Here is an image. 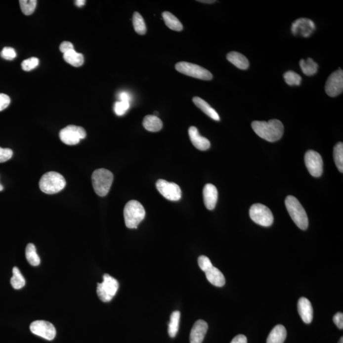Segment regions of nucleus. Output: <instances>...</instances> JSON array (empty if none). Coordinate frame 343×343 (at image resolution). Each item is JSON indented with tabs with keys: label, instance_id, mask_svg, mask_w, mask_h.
<instances>
[{
	"label": "nucleus",
	"instance_id": "1",
	"mask_svg": "<svg viewBox=\"0 0 343 343\" xmlns=\"http://www.w3.org/2000/svg\"><path fill=\"white\" fill-rule=\"evenodd\" d=\"M252 128L258 136L271 142L281 139L284 132V125L277 119L270 120L268 122H253Z\"/></svg>",
	"mask_w": 343,
	"mask_h": 343
},
{
	"label": "nucleus",
	"instance_id": "2",
	"mask_svg": "<svg viewBox=\"0 0 343 343\" xmlns=\"http://www.w3.org/2000/svg\"><path fill=\"white\" fill-rule=\"evenodd\" d=\"M287 211L298 228L305 230L308 227V218L303 207L297 198L289 195L285 201Z\"/></svg>",
	"mask_w": 343,
	"mask_h": 343
},
{
	"label": "nucleus",
	"instance_id": "3",
	"mask_svg": "<svg viewBox=\"0 0 343 343\" xmlns=\"http://www.w3.org/2000/svg\"><path fill=\"white\" fill-rule=\"evenodd\" d=\"M124 215L126 226L130 229L137 228L145 217V209L137 200H131L125 206Z\"/></svg>",
	"mask_w": 343,
	"mask_h": 343
},
{
	"label": "nucleus",
	"instance_id": "4",
	"mask_svg": "<svg viewBox=\"0 0 343 343\" xmlns=\"http://www.w3.org/2000/svg\"><path fill=\"white\" fill-rule=\"evenodd\" d=\"M66 184V180L63 176L56 172H49L44 173L39 182L42 191L48 195L60 192L65 188Z\"/></svg>",
	"mask_w": 343,
	"mask_h": 343
},
{
	"label": "nucleus",
	"instance_id": "5",
	"mask_svg": "<svg viewBox=\"0 0 343 343\" xmlns=\"http://www.w3.org/2000/svg\"><path fill=\"white\" fill-rule=\"evenodd\" d=\"M113 174L107 169H100L93 172L92 182L93 189L100 197H105L110 191L113 181Z\"/></svg>",
	"mask_w": 343,
	"mask_h": 343
},
{
	"label": "nucleus",
	"instance_id": "6",
	"mask_svg": "<svg viewBox=\"0 0 343 343\" xmlns=\"http://www.w3.org/2000/svg\"><path fill=\"white\" fill-rule=\"evenodd\" d=\"M119 288V282L108 274H104L103 281L97 284L98 297L102 302H110L115 297Z\"/></svg>",
	"mask_w": 343,
	"mask_h": 343
},
{
	"label": "nucleus",
	"instance_id": "7",
	"mask_svg": "<svg viewBox=\"0 0 343 343\" xmlns=\"http://www.w3.org/2000/svg\"><path fill=\"white\" fill-rule=\"evenodd\" d=\"M175 70L182 74L202 80H211L213 74L210 71L197 64L180 62L175 64Z\"/></svg>",
	"mask_w": 343,
	"mask_h": 343
},
{
	"label": "nucleus",
	"instance_id": "8",
	"mask_svg": "<svg viewBox=\"0 0 343 343\" xmlns=\"http://www.w3.org/2000/svg\"><path fill=\"white\" fill-rule=\"evenodd\" d=\"M251 219L256 224L264 227L270 226L273 223L274 217L270 209L264 205L256 204L249 211Z\"/></svg>",
	"mask_w": 343,
	"mask_h": 343
},
{
	"label": "nucleus",
	"instance_id": "9",
	"mask_svg": "<svg viewBox=\"0 0 343 343\" xmlns=\"http://www.w3.org/2000/svg\"><path fill=\"white\" fill-rule=\"evenodd\" d=\"M86 133L84 128L76 126H67L62 129L59 133V137L62 142L67 145H76L80 140L86 137Z\"/></svg>",
	"mask_w": 343,
	"mask_h": 343
},
{
	"label": "nucleus",
	"instance_id": "10",
	"mask_svg": "<svg viewBox=\"0 0 343 343\" xmlns=\"http://www.w3.org/2000/svg\"><path fill=\"white\" fill-rule=\"evenodd\" d=\"M156 187L164 197L171 201H179L181 198V189L174 182H169L166 180L159 179L156 183Z\"/></svg>",
	"mask_w": 343,
	"mask_h": 343
},
{
	"label": "nucleus",
	"instance_id": "11",
	"mask_svg": "<svg viewBox=\"0 0 343 343\" xmlns=\"http://www.w3.org/2000/svg\"><path fill=\"white\" fill-rule=\"evenodd\" d=\"M304 163L306 168L313 177H318L323 172V160L317 151L308 150L304 156Z\"/></svg>",
	"mask_w": 343,
	"mask_h": 343
},
{
	"label": "nucleus",
	"instance_id": "12",
	"mask_svg": "<svg viewBox=\"0 0 343 343\" xmlns=\"http://www.w3.org/2000/svg\"><path fill=\"white\" fill-rule=\"evenodd\" d=\"M31 333L46 340L52 341L56 336V329L50 322L37 320L30 325Z\"/></svg>",
	"mask_w": 343,
	"mask_h": 343
},
{
	"label": "nucleus",
	"instance_id": "13",
	"mask_svg": "<svg viewBox=\"0 0 343 343\" xmlns=\"http://www.w3.org/2000/svg\"><path fill=\"white\" fill-rule=\"evenodd\" d=\"M325 90L329 96H338L343 91V71L340 68L329 76L327 79Z\"/></svg>",
	"mask_w": 343,
	"mask_h": 343
},
{
	"label": "nucleus",
	"instance_id": "14",
	"mask_svg": "<svg viewBox=\"0 0 343 343\" xmlns=\"http://www.w3.org/2000/svg\"><path fill=\"white\" fill-rule=\"evenodd\" d=\"M315 30V25L311 20L306 18H300L293 22L291 31L295 36L300 35L309 37Z\"/></svg>",
	"mask_w": 343,
	"mask_h": 343
},
{
	"label": "nucleus",
	"instance_id": "15",
	"mask_svg": "<svg viewBox=\"0 0 343 343\" xmlns=\"http://www.w3.org/2000/svg\"><path fill=\"white\" fill-rule=\"evenodd\" d=\"M205 206L209 210L214 209L218 199V191L214 185L207 184L203 189Z\"/></svg>",
	"mask_w": 343,
	"mask_h": 343
},
{
	"label": "nucleus",
	"instance_id": "16",
	"mask_svg": "<svg viewBox=\"0 0 343 343\" xmlns=\"http://www.w3.org/2000/svg\"><path fill=\"white\" fill-rule=\"evenodd\" d=\"M207 330L208 324L203 320H198L194 324L191 329L189 341L190 343H202L204 340Z\"/></svg>",
	"mask_w": 343,
	"mask_h": 343
},
{
	"label": "nucleus",
	"instance_id": "17",
	"mask_svg": "<svg viewBox=\"0 0 343 343\" xmlns=\"http://www.w3.org/2000/svg\"><path fill=\"white\" fill-rule=\"evenodd\" d=\"M191 143L196 148L200 151H206L211 147V142L207 138L202 136L195 127H191L188 130Z\"/></svg>",
	"mask_w": 343,
	"mask_h": 343
},
{
	"label": "nucleus",
	"instance_id": "18",
	"mask_svg": "<svg viewBox=\"0 0 343 343\" xmlns=\"http://www.w3.org/2000/svg\"><path fill=\"white\" fill-rule=\"evenodd\" d=\"M298 308L303 322L307 324H310L313 317V309L310 301L307 298H300L298 301Z\"/></svg>",
	"mask_w": 343,
	"mask_h": 343
},
{
	"label": "nucleus",
	"instance_id": "19",
	"mask_svg": "<svg viewBox=\"0 0 343 343\" xmlns=\"http://www.w3.org/2000/svg\"><path fill=\"white\" fill-rule=\"evenodd\" d=\"M207 279L211 284L216 287H222L224 286L225 277L223 274L219 269L213 266L206 271Z\"/></svg>",
	"mask_w": 343,
	"mask_h": 343
},
{
	"label": "nucleus",
	"instance_id": "20",
	"mask_svg": "<svg viewBox=\"0 0 343 343\" xmlns=\"http://www.w3.org/2000/svg\"><path fill=\"white\" fill-rule=\"evenodd\" d=\"M193 102L195 106L200 109L205 114L210 117L211 119L215 120V121H219L220 117L217 111L214 109L212 108L210 104L207 103L206 101L202 99V98L198 97H194Z\"/></svg>",
	"mask_w": 343,
	"mask_h": 343
},
{
	"label": "nucleus",
	"instance_id": "21",
	"mask_svg": "<svg viewBox=\"0 0 343 343\" xmlns=\"http://www.w3.org/2000/svg\"><path fill=\"white\" fill-rule=\"evenodd\" d=\"M227 60L240 70H247L249 66V62L246 56L237 52H231L226 55Z\"/></svg>",
	"mask_w": 343,
	"mask_h": 343
},
{
	"label": "nucleus",
	"instance_id": "22",
	"mask_svg": "<svg viewBox=\"0 0 343 343\" xmlns=\"http://www.w3.org/2000/svg\"><path fill=\"white\" fill-rule=\"evenodd\" d=\"M287 331L282 325H277L271 331L266 343H284L286 339Z\"/></svg>",
	"mask_w": 343,
	"mask_h": 343
},
{
	"label": "nucleus",
	"instance_id": "23",
	"mask_svg": "<svg viewBox=\"0 0 343 343\" xmlns=\"http://www.w3.org/2000/svg\"><path fill=\"white\" fill-rule=\"evenodd\" d=\"M142 124L147 130L152 132H159L163 128L162 120L155 115H147Z\"/></svg>",
	"mask_w": 343,
	"mask_h": 343
},
{
	"label": "nucleus",
	"instance_id": "24",
	"mask_svg": "<svg viewBox=\"0 0 343 343\" xmlns=\"http://www.w3.org/2000/svg\"><path fill=\"white\" fill-rule=\"evenodd\" d=\"M162 17H163L166 26L171 30L175 31H181L183 30V26H182L181 22L172 13L169 12H164L162 13Z\"/></svg>",
	"mask_w": 343,
	"mask_h": 343
},
{
	"label": "nucleus",
	"instance_id": "25",
	"mask_svg": "<svg viewBox=\"0 0 343 343\" xmlns=\"http://www.w3.org/2000/svg\"><path fill=\"white\" fill-rule=\"evenodd\" d=\"M63 57L66 62L74 67L81 66L84 62V55L76 52L75 49L64 53Z\"/></svg>",
	"mask_w": 343,
	"mask_h": 343
},
{
	"label": "nucleus",
	"instance_id": "26",
	"mask_svg": "<svg viewBox=\"0 0 343 343\" xmlns=\"http://www.w3.org/2000/svg\"><path fill=\"white\" fill-rule=\"evenodd\" d=\"M300 66L302 73L307 76L315 75L318 71V65L311 58H308L307 60H300Z\"/></svg>",
	"mask_w": 343,
	"mask_h": 343
},
{
	"label": "nucleus",
	"instance_id": "27",
	"mask_svg": "<svg viewBox=\"0 0 343 343\" xmlns=\"http://www.w3.org/2000/svg\"><path fill=\"white\" fill-rule=\"evenodd\" d=\"M180 313L179 311H173L171 315L170 323L169 324L168 333L171 338H174L179 330Z\"/></svg>",
	"mask_w": 343,
	"mask_h": 343
},
{
	"label": "nucleus",
	"instance_id": "28",
	"mask_svg": "<svg viewBox=\"0 0 343 343\" xmlns=\"http://www.w3.org/2000/svg\"><path fill=\"white\" fill-rule=\"evenodd\" d=\"M26 257L29 263L37 266L40 263V259L37 253V249L33 244H29L26 248Z\"/></svg>",
	"mask_w": 343,
	"mask_h": 343
},
{
	"label": "nucleus",
	"instance_id": "29",
	"mask_svg": "<svg viewBox=\"0 0 343 343\" xmlns=\"http://www.w3.org/2000/svg\"><path fill=\"white\" fill-rule=\"evenodd\" d=\"M13 276L11 278L10 283L13 289H21L26 284V280L22 276L21 271L17 267H14L12 269Z\"/></svg>",
	"mask_w": 343,
	"mask_h": 343
},
{
	"label": "nucleus",
	"instance_id": "30",
	"mask_svg": "<svg viewBox=\"0 0 343 343\" xmlns=\"http://www.w3.org/2000/svg\"><path fill=\"white\" fill-rule=\"evenodd\" d=\"M132 21L135 32L139 35H145L147 30L145 22L139 12H136L133 13Z\"/></svg>",
	"mask_w": 343,
	"mask_h": 343
},
{
	"label": "nucleus",
	"instance_id": "31",
	"mask_svg": "<svg viewBox=\"0 0 343 343\" xmlns=\"http://www.w3.org/2000/svg\"><path fill=\"white\" fill-rule=\"evenodd\" d=\"M334 159L336 167L341 173L343 172V144L338 142L334 148Z\"/></svg>",
	"mask_w": 343,
	"mask_h": 343
},
{
	"label": "nucleus",
	"instance_id": "32",
	"mask_svg": "<svg viewBox=\"0 0 343 343\" xmlns=\"http://www.w3.org/2000/svg\"><path fill=\"white\" fill-rule=\"evenodd\" d=\"M20 6L22 12L26 15L32 14L37 7V1L36 0H20Z\"/></svg>",
	"mask_w": 343,
	"mask_h": 343
},
{
	"label": "nucleus",
	"instance_id": "33",
	"mask_svg": "<svg viewBox=\"0 0 343 343\" xmlns=\"http://www.w3.org/2000/svg\"><path fill=\"white\" fill-rule=\"evenodd\" d=\"M285 81L290 86H299L301 82V77L293 71H289L284 75Z\"/></svg>",
	"mask_w": 343,
	"mask_h": 343
},
{
	"label": "nucleus",
	"instance_id": "34",
	"mask_svg": "<svg viewBox=\"0 0 343 343\" xmlns=\"http://www.w3.org/2000/svg\"><path fill=\"white\" fill-rule=\"evenodd\" d=\"M130 107V102L124 101H117L115 102L114 111L115 114L118 116H122L126 114L127 111Z\"/></svg>",
	"mask_w": 343,
	"mask_h": 343
},
{
	"label": "nucleus",
	"instance_id": "35",
	"mask_svg": "<svg viewBox=\"0 0 343 343\" xmlns=\"http://www.w3.org/2000/svg\"><path fill=\"white\" fill-rule=\"evenodd\" d=\"M39 64V59L38 58L31 57L22 62V68L24 71H30L37 68Z\"/></svg>",
	"mask_w": 343,
	"mask_h": 343
},
{
	"label": "nucleus",
	"instance_id": "36",
	"mask_svg": "<svg viewBox=\"0 0 343 343\" xmlns=\"http://www.w3.org/2000/svg\"><path fill=\"white\" fill-rule=\"evenodd\" d=\"M198 262L200 268H201L202 270L204 271V272H206L207 269L211 268V267L213 266L209 258L205 256H200V257H198Z\"/></svg>",
	"mask_w": 343,
	"mask_h": 343
},
{
	"label": "nucleus",
	"instance_id": "37",
	"mask_svg": "<svg viewBox=\"0 0 343 343\" xmlns=\"http://www.w3.org/2000/svg\"><path fill=\"white\" fill-rule=\"evenodd\" d=\"M1 56L6 60H13L17 56L16 52L12 47H4L1 52Z\"/></svg>",
	"mask_w": 343,
	"mask_h": 343
},
{
	"label": "nucleus",
	"instance_id": "38",
	"mask_svg": "<svg viewBox=\"0 0 343 343\" xmlns=\"http://www.w3.org/2000/svg\"><path fill=\"white\" fill-rule=\"evenodd\" d=\"M13 156V151L9 148L0 147V163H3L10 160Z\"/></svg>",
	"mask_w": 343,
	"mask_h": 343
},
{
	"label": "nucleus",
	"instance_id": "39",
	"mask_svg": "<svg viewBox=\"0 0 343 343\" xmlns=\"http://www.w3.org/2000/svg\"><path fill=\"white\" fill-rule=\"evenodd\" d=\"M10 103V98L4 93H0V111L7 108Z\"/></svg>",
	"mask_w": 343,
	"mask_h": 343
},
{
	"label": "nucleus",
	"instance_id": "40",
	"mask_svg": "<svg viewBox=\"0 0 343 343\" xmlns=\"http://www.w3.org/2000/svg\"><path fill=\"white\" fill-rule=\"evenodd\" d=\"M59 49L62 53H65L71 50H74V46L71 42H64L60 45Z\"/></svg>",
	"mask_w": 343,
	"mask_h": 343
},
{
	"label": "nucleus",
	"instance_id": "41",
	"mask_svg": "<svg viewBox=\"0 0 343 343\" xmlns=\"http://www.w3.org/2000/svg\"><path fill=\"white\" fill-rule=\"evenodd\" d=\"M333 321L340 329H343V313H337L334 316Z\"/></svg>",
	"mask_w": 343,
	"mask_h": 343
},
{
	"label": "nucleus",
	"instance_id": "42",
	"mask_svg": "<svg viewBox=\"0 0 343 343\" xmlns=\"http://www.w3.org/2000/svg\"><path fill=\"white\" fill-rule=\"evenodd\" d=\"M119 99L120 101L128 102L130 103L131 100H132V95L129 92H126V91H122L119 94Z\"/></svg>",
	"mask_w": 343,
	"mask_h": 343
},
{
	"label": "nucleus",
	"instance_id": "43",
	"mask_svg": "<svg viewBox=\"0 0 343 343\" xmlns=\"http://www.w3.org/2000/svg\"><path fill=\"white\" fill-rule=\"evenodd\" d=\"M230 343H247V339L244 335H239L234 338Z\"/></svg>",
	"mask_w": 343,
	"mask_h": 343
},
{
	"label": "nucleus",
	"instance_id": "44",
	"mask_svg": "<svg viewBox=\"0 0 343 343\" xmlns=\"http://www.w3.org/2000/svg\"><path fill=\"white\" fill-rule=\"evenodd\" d=\"M86 2L85 0H77V1H75V3L76 5L79 6V7H82L86 4Z\"/></svg>",
	"mask_w": 343,
	"mask_h": 343
},
{
	"label": "nucleus",
	"instance_id": "45",
	"mask_svg": "<svg viewBox=\"0 0 343 343\" xmlns=\"http://www.w3.org/2000/svg\"><path fill=\"white\" fill-rule=\"evenodd\" d=\"M198 1V2H201V3H214V2H215V1H214V0H207H207H206H206H202V1H200V0H199V1Z\"/></svg>",
	"mask_w": 343,
	"mask_h": 343
},
{
	"label": "nucleus",
	"instance_id": "46",
	"mask_svg": "<svg viewBox=\"0 0 343 343\" xmlns=\"http://www.w3.org/2000/svg\"><path fill=\"white\" fill-rule=\"evenodd\" d=\"M338 343H343V337L341 338L340 342Z\"/></svg>",
	"mask_w": 343,
	"mask_h": 343
},
{
	"label": "nucleus",
	"instance_id": "47",
	"mask_svg": "<svg viewBox=\"0 0 343 343\" xmlns=\"http://www.w3.org/2000/svg\"><path fill=\"white\" fill-rule=\"evenodd\" d=\"M3 186H2L1 184H0V191L3 190Z\"/></svg>",
	"mask_w": 343,
	"mask_h": 343
}]
</instances>
